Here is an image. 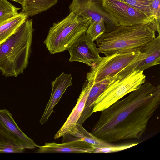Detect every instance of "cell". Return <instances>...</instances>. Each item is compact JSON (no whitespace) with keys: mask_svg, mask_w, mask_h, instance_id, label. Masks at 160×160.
<instances>
[{"mask_svg":"<svg viewBox=\"0 0 160 160\" xmlns=\"http://www.w3.org/2000/svg\"><path fill=\"white\" fill-rule=\"evenodd\" d=\"M24 149L0 123V152L21 153Z\"/></svg>","mask_w":160,"mask_h":160,"instance_id":"17","label":"cell"},{"mask_svg":"<svg viewBox=\"0 0 160 160\" xmlns=\"http://www.w3.org/2000/svg\"><path fill=\"white\" fill-rule=\"evenodd\" d=\"M68 50L70 55L69 61L82 62L91 67L101 57L96 44L86 33L81 35Z\"/></svg>","mask_w":160,"mask_h":160,"instance_id":"9","label":"cell"},{"mask_svg":"<svg viewBox=\"0 0 160 160\" xmlns=\"http://www.w3.org/2000/svg\"><path fill=\"white\" fill-rule=\"evenodd\" d=\"M101 2L105 10L115 19L120 25L152 24L158 22L142 12L118 0H101Z\"/></svg>","mask_w":160,"mask_h":160,"instance_id":"7","label":"cell"},{"mask_svg":"<svg viewBox=\"0 0 160 160\" xmlns=\"http://www.w3.org/2000/svg\"><path fill=\"white\" fill-rule=\"evenodd\" d=\"M13 1H14L15 2H16L20 4H21L22 6L24 3V1L25 0H11Z\"/></svg>","mask_w":160,"mask_h":160,"instance_id":"25","label":"cell"},{"mask_svg":"<svg viewBox=\"0 0 160 160\" xmlns=\"http://www.w3.org/2000/svg\"><path fill=\"white\" fill-rule=\"evenodd\" d=\"M58 0H25L21 12L32 16L46 11L55 5Z\"/></svg>","mask_w":160,"mask_h":160,"instance_id":"18","label":"cell"},{"mask_svg":"<svg viewBox=\"0 0 160 160\" xmlns=\"http://www.w3.org/2000/svg\"><path fill=\"white\" fill-rule=\"evenodd\" d=\"M122 100L102 111L91 133L111 143L140 139L160 103V85L145 82Z\"/></svg>","mask_w":160,"mask_h":160,"instance_id":"1","label":"cell"},{"mask_svg":"<svg viewBox=\"0 0 160 160\" xmlns=\"http://www.w3.org/2000/svg\"><path fill=\"white\" fill-rule=\"evenodd\" d=\"M92 83L86 80L84 83L77 103L64 124L54 136L55 139L63 137L76 125L85 106Z\"/></svg>","mask_w":160,"mask_h":160,"instance_id":"12","label":"cell"},{"mask_svg":"<svg viewBox=\"0 0 160 160\" xmlns=\"http://www.w3.org/2000/svg\"><path fill=\"white\" fill-rule=\"evenodd\" d=\"M139 143H134L117 146L112 145L109 146L104 147L95 146L94 153H109L118 152L136 146Z\"/></svg>","mask_w":160,"mask_h":160,"instance_id":"23","label":"cell"},{"mask_svg":"<svg viewBox=\"0 0 160 160\" xmlns=\"http://www.w3.org/2000/svg\"><path fill=\"white\" fill-rule=\"evenodd\" d=\"M72 78L71 74L62 72L52 82L50 98L40 120L41 124L46 123L52 113L54 112L53 108L59 102L67 88L72 85Z\"/></svg>","mask_w":160,"mask_h":160,"instance_id":"10","label":"cell"},{"mask_svg":"<svg viewBox=\"0 0 160 160\" xmlns=\"http://www.w3.org/2000/svg\"><path fill=\"white\" fill-rule=\"evenodd\" d=\"M63 137V141L64 142L80 140L84 141L97 147H108L112 145L95 137L87 131L82 124H76Z\"/></svg>","mask_w":160,"mask_h":160,"instance_id":"16","label":"cell"},{"mask_svg":"<svg viewBox=\"0 0 160 160\" xmlns=\"http://www.w3.org/2000/svg\"><path fill=\"white\" fill-rule=\"evenodd\" d=\"M37 153H94L95 146L82 140H74L57 143L55 142L45 143L43 146L38 145Z\"/></svg>","mask_w":160,"mask_h":160,"instance_id":"11","label":"cell"},{"mask_svg":"<svg viewBox=\"0 0 160 160\" xmlns=\"http://www.w3.org/2000/svg\"><path fill=\"white\" fill-rule=\"evenodd\" d=\"M91 21L90 18H85L70 12L65 18L53 24L44 43L51 54L68 50L86 33Z\"/></svg>","mask_w":160,"mask_h":160,"instance_id":"4","label":"cell"},{"mask_svg":"<svg viewBox=\"0 0 160 160\" xmlns=\"http://www.w3.org/2000/svg\"><path fill=\"white\" fill-rule=\"evenodd\" d=\"M114 80V78L113 77L96 82L88 80L92 82V86L89 93L84 109L76 124L82 125L92 115L94 112V102L110 83Z\"/></svg>","mask_w":160,"mask_h":160,"instance_id":"14","label":"cell"},{"mask_svg":"<svg viewBox=\"0 0 160 160\" xmlns=\"http://www.w3.org/2000/svg\"><path fill=\"white\" fill-rule=\"evenodd\" d=\"M146 54V57L135 68L143 71L160 63V34L148 43L141 51Z\"/></svg>","mask_w":160,"mask_h":160,"instance_id":"15","label":"cell"},{"mask_svg":"<svg viewBox=\"0 0 160 160\" xmlns=\"http://www.w3.org/2000/svg\"><path fill=\"white\" fill-rule=\"evenodd\" d=\"M69 8L70 12L85 18H90L92 21H98L103 18L106 32L120 25L115 19L105 10L101 0H72Z\"/></svg>","mask_w":160,"mask_h":160,"instance_id":"8","label":"cell"},{"mask_svg":"<svg viewBox=\"0 0 160 160\" xmlns=\"http://www.w3.org/2000/svg\"><path fill=\"white\" fill-rule=\"evenodd\" d=\"M0 123L24 149H33L38 148V145L20 129L13 119L12 114L6 109H0Z\"/></svg>","mask_w":160,"mask_h":160,"instance_id":"13","label":"cell"},{"mask_svg":"<svg viewBox=\"0 0 160 160\" xmlns=\"http://www.w3.org/2000/svg\"><path fill=\"white\" fill-rule=\"evenodd\" d=\"M33 20L27 19L0 45V71L6 77L23 74L27 67L32 40Z\"/></svg>","mask_w":160,"mask_h":160,"instance_id":"3","label":"cell"},{"mask_svg":"<svg viewBox=\"0 0 160 160\" xmlns=\"http://www.w3.org/2000/svg\"><path fill=\"white\" fill-rule=\"evenodd\" d=\"M160 33L159 24H140L132 26L119 25L105 32L96 40L99 53L108 56L122 51H141Z\"/></svg>","mask_w":160,"mask_h":160,"instance_id":"2","label":"cell"},{"mask_svg":"<svg viewBox=\"0 0 160 160\" xmlns=\"http://www.w3.org/2000/svg\"><path fill=\"white\" fill-rule=\"evenodd\" d=\"M21 9L7 0H0V25L17 15Z\"/></svg>","mask_w":160,"mask_h":160,"instance_id":"20","label":"cell"},{"mask_svg":"<svg viewBox=\"0 0 160 160\" xmlns=\"http://www.w3.org/2000/svg\"><path fill=\"white\" fill-rule=\"evenodd\" d=\"M143 71L135 70L124 78L110 83L94 103L93 112L102 111L145 82Z\"/></svg>","mask_w":160,"mask_h":160,"instance_id":"5","label":"cell"},{"mask_svg":"<svg viewBox=\"0 0 160 160\" xmlns=\"http://www.w3.org/2000/svg\"><path fill=\"white\" fill-rule=\"evenodd\" d=\"M106 31L104 20L103 18H102L98 21H91L86 34L89 36L92 40L94 41L104 33Z\"/></svg>","mask_w":160,"mask_h":160,"instance_id":"21","label":"cell"},{"mask_svg":"<svg viewBox=\"0 0 160 160\" xmlns=\"http://www.w3.org/2000/svg\"><path fill=\"white\" fill-rule=\"evenodd\" d=\"M118 0L126 3L151 17L150 15V6L153 0Z\"/></svg>","mask_w":160,"mask_h":160,"instance_id":"22","label":"cell"},{"mask_svg":"<svg viewBox=\"0 0 160 160\" xmlns=\"http://www.w3.org/2000/svg\"><path fill=\"white\" fill-rule=\"evenodd\" d=\"M143 53L138 50H129L101 57L87 72V80L96 82L113 77L123 68L135 61Z\"/></svg>","mask_w":160,"mask_h":160,"instance_id":"6","label":"cell"},{"mask_svg":"<svg viewBox=\"0 0 160 160\" xmlns=\"http://www.w3.org/2000/svg\"><path fill=\"white\" fill-rule=\"evenodd\" d=\"M28 16L20 12L0 25V45L6 41L28 19Z\"/></svg>","mask_w":160,"mask_h":160,"instance_id":"19","label":"cell"},{"mask_svg":"<svg viewBox=\"0 0 160 160\" xmlns=\"http://www.w3.org/2000/svg\"><path fill=\"white\" fill-rule=\"evenodd\" d=\"M160 0H153L150 6V16L154 19L159 21Z\"/></svg>","mask_w":160,"mask_h":160,"instance_id":"24","label":"cell"}]
</instances>
